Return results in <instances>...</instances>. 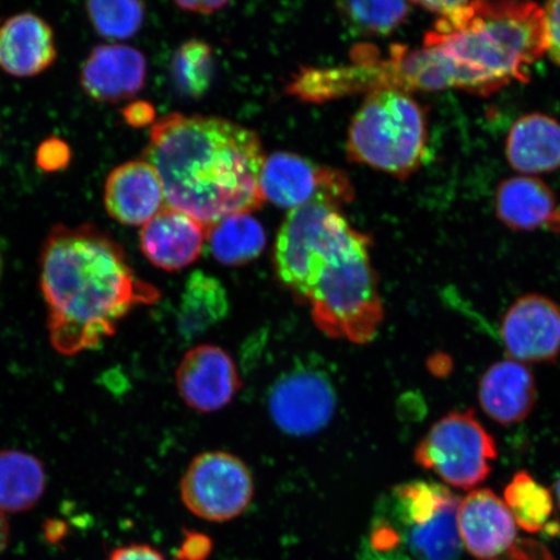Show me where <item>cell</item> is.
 Returning <instances> with one entry per match:
<instances>
[{
    "label": "cell",
    "instance_id": "obj_2",
    "mask_svg": "<svg viewBox=\"0 0 560 560\" xmlns=\"http://www.w3.org/2000/svg\"><path fill=\"white\" fill-rule=\"evenodd\" d=\"M39 264L48 336L62 355L100 348L126 315L160 298L138 278L121 245L94 225L55 226Z\"/></svg>",
    "mask_w": 560,
    "mask_h": 560
},
{
    "label": "cell",
    "instance_id": "obj_18",
    "mask_svg": "<svg viewBox=\"0 0 560 560\" xmlns=\"http://www.w3.org/2000/svg\"><path fill=\"white\" fill-rule=\"evenodd\" d=\"M511 167L534 177L560 167V122L545 114L524 115L511 126L506 140Z\"/></svg>",
    "mask_w": 560,
    "mask_h": 560
},
{
    "label": "cell",
    "instance_id": "obj_26",
    "mask_svg": "<svg viewBox=\"0 0 560 560\" xmlns=\"http://www.w3.org/2000/svg\"><path fill=\"white\" fill-rule=\"evenodd\" d=\"M86 11L96 33L108 39L132 37L144 21V4L136 0L89 2Z\"/></svg>",
    "mask_w": 560,
    "mask_h": 560
},
{
    "label": "cell",
    "instance_id": "obj_11",
    "mask_svg": "<svg viewBox=\"0 0 560 560\" xmlns=\"http://www.w3.org/2000/svg\"><path fill=\"white\" fill-rule=\"evenodd\" d=\"M184 401L200 412H214L228 406L241 388L233 359L220 347H195L182 359L175 374Z\"/></svg>",
    "mask_w": 560,
    "mask_h": 560
},
{
    "label": "cell",
    "instance_id": "obj_4",
    "mask_svg": "<svg viewBox=\"0 0 560 560\" xmlns=\"http://www.w3.org/2000/svg\"><path fill=\"white\" fill-rule=\"evenodd\" d=\"M546 54L544 10L535 3L476 2L474 15L457 31L427 33L417 50L390 48L397 90L464 89L489 94L511 81H525Z\"/></svg>",
    "mask_w": 560,
    "mask_h": 560
},
{
    "label": "cell",
    "instance_id": "obj_32",
    "mask_svg": "<svg viewBox=\"0 0 560 560\" xmlns=\"http://www.w3.org/2000/svg\"><path fill=\"white\" fill-rule=\"evenodd\" d=\"M108 560H165V558L150 545L135 544L116 549Z\"/></svg>",
    "mask_w": 560,
    "mask_h": 560
},
{
    "label": "cell",
    "instance_id": "obj_15",
    "mask_svg": "<svg viewBox=\"0 0 560 560\" xmlns=\"http://www.w3.org/2000/svg\"><path fill=\"white\" fill-rule=\"evenodd\" d=\"M207 229L177 209L164 208L140 231V249L152 265L165 271L187 268L201 255Z\"/></svg>",
    "mask_w": 560,
    "mask_h": 560
},
{
    "label": "cell",
    "instance_id": "obj_5",
    "mask_svg": "<svg viewBox=\"0 0 560 560\" xmlns=\"http://www.w3.org/2000/svg\"><path fill=\"white\" fill-rule=\"evenodd\" d=\"M424 112L409 93L384 89L370 93L350 124V161L397 178H408L425 158Z\"/></svg>",
    "mask_w": 560,
    "mask_h": 560
},
{
    "label": "cell",
    "instance_id": "obj_29",
    "mask_svg": "<svg viewBox=\"0 0 560 560\" xmlns=\"http://www.w3.org/2000/svg\"><path fill=\"white\" fill-rule=\"evenodd\" d=\"M546 54L560 67V0L544 7Z\"/></svg>",
    "mask_w": 560,
    "mask_h": 560
},
{
    "label": "cell",
    "instance_id": "obj_28",
    "mask_svg": "<svg viewBox=\"0 0 560 560\" xmlns=\"http://www.w3.org/2000/svg\"><path fill=\"white\" fill-rule=\"evenodd\" d=\"M70 161V150L61 139L51 138L39 145L37 164L42 171L51 173L65 170Z\"/></svg>",
    "mask_w": 560,
    "mask_h": 560
},
{
    "label": "cell",
    "instance_id": "obj_17",
    "mask_svg": "<svg viewBox=\"0 0 560 560\" xmlns=\"http://www.w3.org/2000/svg\"><path fill=\"white\" fill-rule=\"evenodd\" d=\"M479 401L481 409L497 423H521L535 408V377L523 363L497 362L481 377Z\"/></svg>",
    "mask_w": 560,
    "mask_h": 560
},
{
    "label": "cell",
    "instance_id": "obj_9",
    "mask_svg": "<svg viewBox=\"0 0 560 560\" xmlns=\"http://www.w3.org/2000/svg\"><path fill=\"white\" fill-rule=\"evenodd\" d=\"M336 404L330 377L310 366L284 373L269 394L272 422L290 436H312L326 429L335 416Z\"/></svg>",
    "mask_w": 560,
    "mask_h": 560
},
{
    "label": "cell",
    "instance_id": "obj_33",
    "mask_svg": "<svg viewBox=\"0 0 560 560\" xmlns=\"http://www.w3.org/2000/svg\"><path fill=\"white\" fill-rule=\"evenodd\" d=\"M182 11L201 13V15H210V13H214L223 9V7L229 5V2L225 0H198V2H178L175 3Z\"/></svg>",
    "mask_w": 560,
    "mask_h": 560
},
{
    "label": "cell",
    "instance_id": "obj_3",
    "mask_svg": "<svg viewBox=\"0 0 560 560\" xmlns=\"http://www.w3.org/2000/svg\"><path fill=\"white\" fill-rule=\"evenodd\" d=\"M255 131L220 117L172 114L153 124L144 160L155 167L171 208L208 231L225 217L265 202V163Z\"/></svg>",
    "mask_w": 560,
    "mask_h": 560
},
{
    "label": "cell",
    "instance_id": "obj_16",
    "mask_svg": "<svg viewBox=\"0 0 560 560\" xmlns=\"http://www.w3.org/2000/svg\"><path fill=\"white\" fill-rule=\"evenodd\" d=\"M56 60L51 26L34 13L24 12L0 26V68L15 77L45 72Z\"/></svg>",
    "mask_w": 560,
    "mask_h": 560
},
{
    "label": "cell",
    "instance_id": "obj_34",
    "mask_svg": "<svg viewBox=\"0 0 560 560\" xmlns=\"http://www.w3.org/2000/svg\"><path fill=\"white\" fill-rule=\"evenodd\" d=\"M10 542V524L7 522L5 514L0 511V555L7 549Z\"/></svg>",
    "mask_w": 560,
    "mask_h": 560
},
{
    "label": "cell",
    "instance_id": "obj_20",
    "mask_svg": "<svg viewBox=\"0 0 560 560\" xmlns=\"http://www.w3.org/2000/svg\"><path fill=\"white\" fill-rule=\"evenodd\" d=\"M499 219L513 230L530 231L549 223L556 213V195L544 180L528 175L503 180L495 195Z\"/></svg>",
    "mask_w": 560,
    "mask_h": 560
},
{
    "label": "cell",
    "instance_id": "obj_7",
    "mask_svg": "<svg viewBox=\"0 0 560 560\" xmlns=\"http://www.w3.org/2000/svg\"><path fill=\"white\" fill-rule=\"evenodd\" d=\"M254 493L255 482L248 466L226 452L198 455L180 481L185 506L208 522H229L242 515Z\"/></svg>",
    "mask_w": 560,
    "mask_h": 560
},
{
    "label": "cell",
    "instance_id": "obj_24",
    "mask_svg": "<svg viewBox=\"0 0 560 560\" xmlns=\"http://www.w3.org/2000/svg\"><path fill=\"white\" fill-rule=\"evenodd\" d=\"M209 249L217 261L237 266L256 260L266 244L261 223L250 213L225 217L207 231Z\"/></svg>",
    "mask_w": 560,
    "mask_h": 560
},
{
    "label": "cell",
    "instance_id": "obj_36",
    "mask_svg": "<svg viewBox=\"0 0 560 560\" xmlns=\"http://www.w3.org/2000/svg\"><path fill=\"white\" fill-rule=\"evenodd\" d=\"M557 493H558V500H559V505H560V478L557 482Z\"/></svg>",
    "mask_w": 560,
    "mask_h": 560
},
{
    "label": "cell",
    "instance_id": "obj_21",
    "mask_svg": "<svg viewBox=\"0 0 560 560\" xmlns=\"http://www.w3.org/2000/svg\"><path fill=\"white\" fill-rule=\"evenodd\" d=\"M46 489L44 464L20 451L0 452V511L23 513L37 505Z\"/></svg>",
    "mask_w": 560,
    "mask_h": 560
},
{
    "label": "cell",
    "instance_id": "obj_19",
    "mask_svg": "<svg viewBox=\"0 0 560 560\" xmlns=\"http://www.w3.org/2000/svg\"><path fill=\"white\" fill-rule=\"evenodd\" d=\"M458 506L459 500L455 499L432 520L409 527H395L382 520L376 525L387 532L395 549L405 544L416 560H457L462 550Z\"/></svg>",
    "mask_w": 560,
    "mask_h": 560
},
{
    "label": "cell",
    "instance_id": "obj_22",
    "mask_svg": "<svg viewBox=\"0 0 560 560\" xmlns=\"http://www.w3.org/2000/svg\"><path fill=\"white\" fill-rule=\"evenodd\" d=\"M505 503L515 523L528 534L560 535V511L550 490L528 472L515 474L505 489Z\"/></svg>",
    "mask_w": 560,
    "mask_h": 560
},
{
    "label": "cell",
    "instance_id": "obj_12",
    "mask_svg": "<svg viewBox=\"0 0 560 560\" xmlns=\"http://www.w3.org/2000/svg\"><path fill=\"white\" fill-rule=\"evenodd\" d=\"M457 525L462 544L480 560L500 558L516 542V523L505 501L479 489L459 502Z\"/></svg>",
    "mask_w": 560,
    "mask_h": 560
},
{
    "label": "cell",
    "instance_id": "obj_1",
    "mask_svg": "<svg viewBox=\"0 0 560 560\" xmlns=\"http://www.w3.org/2000/svg\"><path fill=\"white\" fill-rule=\"evenodd\" d=\"M369 242L339 209L312 205L291 210L275 250L279 279L311 304L315 326L355 345L373 341L384 319Z\"/></svg>",
    "mask_w": 560,
    "mask_h": 560
},
{
    "label": "cell",
    "instance_id": "obj_30",
    "mask_svg": "<svg viewBox=\"0 0 560 560\" xmlns=\"http://www.w3.org/2000/svg\"><path fill=\"white\" fill-rule=\"evenodd\" d=\"M492 560H556L548 549L535 541H516L506 555Z\"/></svg>",
    "mask_w": 560,
    "mask_h": 560
},
{
    "label": "cell",
    "instance_id": "obj_27",
    "mask_svg": "<svg viewBox=\"0 0 560 560\" xmlns=\"http://www.w3.org/2000/svg\"><path fill=\"white\" fill-rule=\"evenodd\" d=\"M339 9L355 30L374 35L394 32L409 13V4L404 2H347Z\"/></svg>",
    "mask_w": 560,
    "mask_h": 560
},
{
    "label": "cell",
    "instance_id": "obj_13",
    "mask_svg": "<svg viewBox=\"0 0 560 560\" xmlns=\"http://www.w3.org/2000/svg\"><path fill=\"white\" fill-rule=\"evenodd\" d=\"M165 201L163 182L144 159L116 167L105 182V209L122 225L144 226L165 208Z\"/></svg>",
    "mask_w": 560,
    "mask_h": 560
},
{
    "label": "cell",
    "instance_id": "obj_10",
    "mask_svg": "<svg viewBox=\"0 0 560 560\" xmlns=\"http://www.w3.org/2000/svg\"><path fill=\"white\" fill-rule=\"evenodd\" d=\"M501 338L516 362H555L560 354V307L536 293L517 299L502 319Z\"/></svg>",
    "mask_w": 560,
    "mask_h": 560
},
{
    "label": "cell",
    "instance_id": "obj_35",
    "mask_svg": "<svg viewBox=\"0 0 560 560\" xmlns=\"http://www.w3.org/2000/svg\"><path fill=\"white\" fill-rule=\"evenodd\" d=\"M3 271V258H2V252H0V277H2Z\"/></svg>",
    "mask_w": 560,
    "mask_h": 560
},
{
    "label": "cell",
    "instance_id": "obj_8",
    "mask_svg": "<svg viewBox=\"0 0 560 560\" xmlns=\"http://www.w3.org/2000/svg\"><path fill=\"white\" fill-rule=\"evenodd\" d=\"M260 188L265 200L291 210L312 205L339 209L354 196L345 173L289 152L265 159Z\"/></svg>",
    "mask_w": 560,
    "mask_h": 560
},
{
    "label": "cell",
    "instance_id": "obj_25",
    "mask_svg": "<svg viewBox=\"0 0 560 560\" xmlns=\"http://www.w3.org/2000/svg\"><path fill=\"white\" fill-rule=\"evenodd\" d=\"M172 72L182 93L192 97L206 95L214 74L212 48L202 40L186 42L174 55Z\"/></svg>",
    "mask_w": 560,
    "mask_h": 560
},
{
    "label": "cell",
    "instance_id": "obj_14",
    "mask_svg": "<svg viewBox=\"0 0 560 560\" xmlns=\"http://www.w3.org/2000/svg\"><path fill=\"white\" fill-rule=\"evenodd\" d=\"M147 62L142 52L122 45L94 48L81 70V86L91 100L115 104L129 101L144 86Z\"/></svg>",
    "mask_w": 560,
    "mask_h": 560
},
{
    "label": "cell",
    "instance_id": "obj_6",
    "mask_svg": "<svg viewBox=\"0 0 560 560\" xmlns=\"http://www.w3.org/2000/svg\"><path fill=\"white\" fill-rule=\"evenodd\" d=\"M495 458V441L472 411H454L438 420L416 450L419 466L459 489L481 485Z\"/></svg>",
    "mask_w": 560,
    "mask_h": 560
},
{
    "label": "cell",
    "instance_id": "obj_31",
    "mask_svg": "<svg viewBox=\"0 0 560 560\" xmlns=\"http://www.w3.org/2000/svg\"><path fill=\"white\" fill-rule=\"evenodd\" d=\"M125 121L135 128H144L155 121L156 109L153 105L147 102H136L128 105L122 109Z\"/></svg>",
    "mask_w": 560,
    "mask_h": 560
},
{
    "label": "cell",
    "instance_id": "obj_23",
    "mask_svg": "<svg viewBox=\"0 0 560 560\" xmlns=\"http://www.w3.org/2000/svg\"><path fill=\"white\" fill-rule=\"evenodd\" d=\"M225 287L207 272L194 271L187 279L179 311V327L186 338H195L225 319L229 313Z\"/></svg>",
    "mask_w": 560,
    "mask_h": 560
}]
</instances>
